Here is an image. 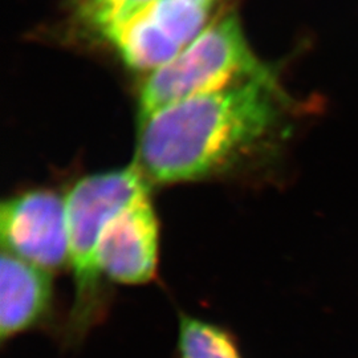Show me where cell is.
<instances>
[{
	"mask_svg": "<svg viewBox=\"0 0 358 358\" xmlns=\"http://www.w3.org/2000/svg\"><path fill=\"white\" fill-rule=\"evenodd\" d=\"M287 101L272 72L173 103L140 122L136 165L161 185L229 173L279 141Z\"/></svg>",
	"mask_w": 358,
	"mask_h": 358,
	"instance_id": "obj_1",
	"label": "cell"
},
{
	"mask_svg": "<svg viewBox=\"0 0 358 358\" xmlns=\"http://www.w3.org/2000/svg\"><path fill=\"white\" fill-rule=\"evenodd\" d=\"M148 179L136 164L78 179L68 192V262L73 271L75 300L65 338L77 345L103 320L106 296L97 260L100 235L108 220L137 195L148 192Z\"/></svg>",
	"mask_w": 358,
	"mask_h": 358,
	"instance_id": "obj_2",
	"label": "cell"
},
{
	"mask_svg": "<svg viewBox=\"0 0 358 358\" xmlns=\"http://www.w3.org/2000/svg\"><path fill=\"white\" fill-rule=\"evenodd\" d=\"M272 72L256 59L239 17L229 13L146 78L138 96V122L173 103Z\"/></svg>",
	"mask_w": 358,
	"mask_h": 358,
	"instance_id": "obj_3",
	"label": "cell"
},
{
	"mask_svg": "<svg viewBox=\"0 0 358 358\" xmlns=\"http://www.w3.org/2000/svg\"><path fill=\"white\" fill-rule=\"evenodd\" d=\"M3 251L44 269L68 260L66 201L56 192L35 189L6 199L0 211Z\"/></svg>",
	"mask_w": 358,
	"mask_h": 358,
	"instance_id": "obj_4",
	"label": "cell"
},
{
	"mask_svg": "<svg viewBox=\"0 0 358 358\" xmlns=\"http://www.w3.org/2000/svg\"><path fill=\"white\" fill-rule=\"evenodd\" d=\"M158 220L148 190L105 224L97 247L101 273L121 284L152 280L158 264Z\"/></svg>",
	"mask_w": 358,
	"mask_h": 358,
	"instance_id": "obj_5",
	"label": "cell"
},
{
	"mask_svg": "<svg viewBox=\"0 0 358 358\" xmlns=\"http://www.w3.org/2000/svg\"><path fill=\"white\" fill-rule=\"evenodd\" d=\"M0 267V338L36 328L52 309L51 273L7 251Z\"/></svg>",
	"mask_w": 358,
	"mask_h": 358,
	"instance_id": "obj_6",
	"label": "cell"
},
{
	"mask_svg": "<svg viewBox=\"0 0 358 358\" xmlns=\"http://www.w3.org/2000/svg\"><path fill=\"white\" fill-rule=\"evenodd\" d=\"M148 6L108 29L103 36L129 68L154 72L174 60L183 48L154 20Z\"/></svg>",
	"mask_w": 358,
	"mask_h": 358,
	"instance_id": "obj_7",
	"label": "cell"
},
{
	"mask_svg": "<svg viewBox=\"0 0 358 358\" xmlns=\"http://www.w3.org/2000/svg\"><path fill=\"white\" fill-rule=\"evenodd\" d=\"M179 358H243L234 336L217 324L182 315Z\"/></svg>",
	"mask_w": 358,
	"mask_h": 358,
	"instance_id": "obj_8",
	"label": "cell"
},
{
	"mask_svg": "<svg viewBox=\"0 0 358 358\" xmlns=\"http://www.w3.org/2000/svg\"><path fill=\"white\" fill-rule=\"evenodd\" d=\"M211 7L192 0H153L148 6L154 20L183 50L205 31Z\"/></svg>",
	"mask_w": 358,
	"mask_h": 358,
	"instance_id": "obj_9",
	"label": "cell"
},
{
	"mask_svg": "<svg viewBox=\"0 0 358 358\" xmlns=\"http://www.w3.org/2000/svg\"><path fill=\"white\" fill-rule=\"evenodd\" d=\"M153 0H81L78 13L83 22L101 36Z\"/></svg>",
	"mask_w": 358,
	"mask_h": 358,
	"instance_id": "obj_10",
	"label": "cell"
},
{
	"mask_svg": "<svg viewBox=\"0 0 358 358\" xmlns=\"http://www.w3.org/2000/svg\"><path fill=\"white\" fill-rule=\"evenodd\" d=\"M192 1H198V3H203V4H208V6H213V4H214V0H192Z\"/></svg>",
	"mask_w": 358,
	"mask_h": 358,
	"instance_id": "obj_11",
	"label": "cell"
}]
</instances>
